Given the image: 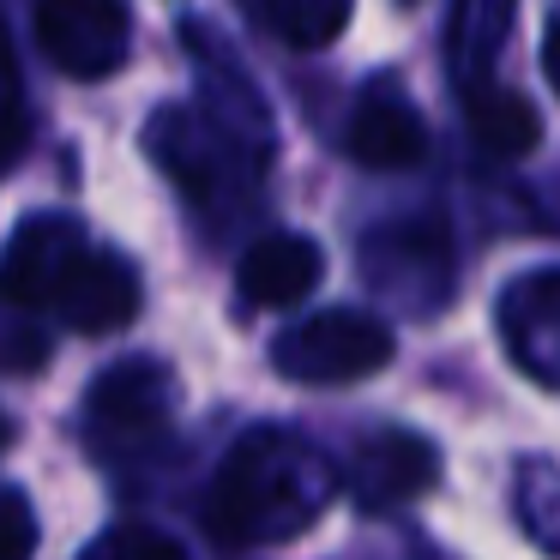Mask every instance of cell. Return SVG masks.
Listing matches in <instances>:
<instances>
[{
  "label": "cell",
  "instance_id": "cell-1",
  "mask_svg": "<svg viewBox=\"0 0 560 560\" xmlns=\"http://www.w3.org/2000/svg\"><path fill=\"white\" fill-rule=\"evenodd\" d=\"M338 494L331 458L295 428H247L218 464L206 494V530L223 548H266L302 536Z\"/></svg>",
  "mask_w": 560,
  "mask_h": 560
},
{
  "label": "cell",
  "instance_id": "cell-2",
  "mask_svg": "<svg viewBox=\"0 0 560 560\" xmlns=\"http://www.w3.org/2000/svg\"><path fill=\"white\" fill-rule=\"evenodd\" d=\"M145 151L158 158V170L170 175L194 206H223L230 194L254 187L259 158H266V139L242 133L235 121H223V115H211V109L170 103V109L151 115Z\"/></svg>",
  "mask_w": 560,
  "mask_h": 560
},
{
  "label": "cell",
  "instance_id": "cell-3",
  "mask_svg": "<svg viewBox=\"0 0 560 560\" xmlns=\"http://www.w3.org/2000/svg\"><path fill=\"white\" fill-rule=\"evenodd\" d=\"M271 362L295 386H355L392 362V326L362 307H326L307 314L271 343Z\"/></svg>",
  "mask_w": 560,
  "mask_h": 560
},
{
  "label": "cell",
  "instance_id": "cell-4",
  "mask_svg": "<svg viewBox=\"0 0 560 560\" xmlns=\"http://www.w3.org/2000/svg\"><path fill=\"white\" fill-rule=\"evenodd\" d=\"M175 410V374L163 362H121L91 386L85 398V440L103 458H127L163 440Z\"/></svg>",
  "mask_w": 560,
  "mask_h": 560
},
{
  "label": "cell",
  "instance_id": "cell-5",
  "mask_svg": "<svg viewBox=\"0 0 560 560\" xmlns=\"http://www.w3.org/2000/svg\"><path fill=\"white\" fill-rule=\"evenodd\" d=\"M37 43L61 73L109 79L133 49V13L127 0H37Z\"/></svg>",
  "mask_w": 560,
  "mask_h": 560
},
{
  "label": "cell",
  "instance_id": "cell-6",
  "mask_svg": "<svg viewBox=\"0 0 560 560\" xmlns=\"http://www.w3.org/2000/svg\"><path fill=\"white\" fill-rule=\"evenodd\" d=\"M91 247V235L79 230V218L61 211H37L13 230L7 254H0V295L19 307H31L37 319H49V302L61 290V278L73 271V259Z\"/></svg>",
  "mask_w": 560,
  "mask_h": 560
},
{
  "label": "cell",
  "instance_id": "cell-7",
  "mask_svg": "<svg viewBox=\"0 0 560 560\" xmlns=\"http://www.w3.org/2000/svg\"><path fill=\"white\" fill-rule=\"evenodd\" d=\"M434 482H440V452L410 428H374V434L355 440L350 464H343V488L368 512H392L404 500L428 494Z\"/></svg>",
  "mask_w": 560,
  "mask_h": 560
},
{
  "label": "cell",
  "instance_id": "cell-8",
  "mask_svg": "<svg viewBox=\"0 0 560 560\" xmlns=\"http://www.w3.org/2000/svg\"><path fill=\"white\" fill-rule=\"evenodd\" d=\"M49 319H61L79 338H109V331L133 326L139 319V271L127 266L121 254L91 242L85 254L73 259V271L61 278V290H55Z\"/></svg>",
  "mask_w": 560,
  "mask_h": 560
},
{
  "label": "cell",
  "instance_id": "cell-9",
  "mask_svg": "<svg viewBox=\"0 0 560 560\" xmlns=\"http://www.w3.org/2000/svg\"><path fill=\"white\" fill-rule=\"evenodd\" d=\"M500 338L536 386L560 392V271H530L500 295Z\"/></svg>",
  "mask_w": 560,
  "mask_h": 560
},
{
  "label": "cell",
  "instance_id": "cell-10",
  "mask_svg": "<svg viewBox=\"0 0 560 560\" xmlns=\"http://www.w3.org/2000/svg\"><path fill=\"white\" fill-rule=\"evenodd\" d=\"M319 278H326L319 242H307V235H295V230H278V235H259L242 254V266H235V295H242L247 307L278 314V307L307 302Z\"/></svg>",
  "mask_w": 560,
  "mask_h": 560
},
{
  "label": "cell",
  "instance_id": "cell-11",
  "mask_svg": "<svg viewBox=\"0 0 560 560\" xmlns=\"http://www.w3.org/2000/svg\"><path fill=\"white\" fill-rule=\"evenodd\" d=\"M343 151L362 170H416L428 158V127L392 85H368L343 127Z\"/></svg>",
  "mask_w": 560,
  "mask_h": 560
},
{
  "label": "cell",
  "instance_id": "cell-12",
  "mask_svg": "<svg viewBox=\"0 0 560 560\" xmlns=\"http://www.w3.org/2000/svg\"><path fill=\"white\" fill-rule=\"evenodd\" d=\"M410 271H416V283H422V271L434 283H446L452 259H446V242H440L434 223H392V230H380L374 242L362 247V278L374 283V290L398 295L404 307H416L410 302ZM422 295H428V307H440V295L428 290V283H422Z\"/></svg>",
  "mask_w": 560,
  "mask_h": 560
},
{
  "label": "cell",
  "instance_id": "cell-13",
  "mask_svg": "<svg viewBox=\"0 0 560 560\" xmlns=\"http://www.w3.org/2000/svg\"><path fill=\"white\" fill-rule=\"evenodd\" d=\"M512 19H518V0H458L452 7V31H446V61L458 91L488 85L494 61L512 37Z\"/></svg>",
  "mask_w": 560,
  "mask_h": 560
},
{
  "label": "cell",
  "instance_id": "cell-14",
  "mask_svg": "<svg viewBox=\"0 0 560 560\" xmlns=\"http://www.w3.org/2000/svg\"><path fill=\"white\" fill-rule=\"evenodd\" d=\"M464 115H470L476 145L494 151V158H524V151H536V139H542V115L530 109V97L494 85V79L464 91Z\"/></svg>",
  "mask_w": 560,
  "mask_h": 560
},
{
  "label": "cell",
  "instance_id": "cell-15",
  "mask_svg": "<svg viewBox=\"0 0 560 560\" xmlns=\"http://www.w3.org/2000/svg\"><path fill=\"white\" fill-rule=\"evenodd\" d=\"M350 13H355V0H266V25L290 49H326V43H338Z\"/></svg>",
  "mask_w": 560,
  "mask_h": 560
},
{
  "label": "cell",
  "instance_id": "cell-16",
  "mask_svg": "<svg viewBox=\"0 0 560 560\" xmlns=\"http://www.w3.org/2000/svg\"><path fill=\"white\" fill-rule=\"evenodd\" d=\"M49 362V326L0 295V374H37Z\"/></svg>",
  "mask_w": 560,
  "mask_h": 560
},
{
  "label": "cell",
  "instance_id": "cell-17",
  "mask_svg": "<svg viewBox=\"0 0 560 560\" xmlns=\"http://www.w3.org/2000/svg\"><path fill=\"white\" fill-rule=\"evenodd\" d=\"M85 560H187V548L151 524H115L85 548Z\"/></svg>",
  "mask_w": 560,
  "mask_h": 560
},
{
  "label": "cell",
  "instance_id": "cell-18",
  "mask_svg": "<svg viewBox=\"0 0 560 560\" xmlns=\"http://www.w3.org/2000/svg\"><path fill=\"white\" fill-rule=\"evenodd\" d=\"M37 555V512L25 494H0V560H31Z\"/></svg>",
  "mask_w": 560,
  "mask_h": 560
},
{
  "label": "cell",
  "instance_id": "cell-19",
  "mask_svg": "<svg viewBox=\"0 0 560 560\" xmlns=\"http://www.w3.org/2000/svg\"><path fill=\"white\" fill-rule=\"evenodd\" d=\"M542 73H548V85L560 91V19L548 25V37H542Z\"/></svg>",
  "mask_w": 560,
  "mask_h": 560
},
{
  "label": "cell",
  "instance_id": "cell-20",
  "mask_svg": "<svg viewBox=\"0 0 560 560\" xmlns=\"http://www.w3.org/2000/svg\"><path fill=\"white\" fill-rule=\"evenodd\" d=\"M13 434H19V428H13V422H7V416H0V452L13 446Z\"/></svg>",
  "mask_w": 560,
  "mask_h": 560
}]
</instances>
